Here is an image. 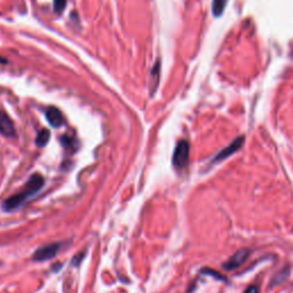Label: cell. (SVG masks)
Returning <instances> with one entry per match:
<instances>
[{"mask_svg": "<svg viewBox=\"0 0 293 293\" xmlns=\"http://www.w3.org/2000/svg\"><path fill=\"white\" fill-rule=\"evenodd\" d=\"M44 183H45V179L42 175L38 173L31 175L28 182L25 183V186L23 187L22 190L15 193V195L11 196L8 200L4 202V204H3L4 210L11 212V211H15L17 209H20L21 206L25 203V202L30 200L32 196L36 195V193L39 191L42 187H44Z\"/></svg>", "mask_w": 293, "mask_h": 293, "instance_id": "1", "label": "cell"}, {"mask_svg": "<svg viewBox=\"0 0 293 293\" xmlns=\"http://www.w3.org/2000/svg\"><path fill=\"white\" fill-rule=\"evenodd\" d=\"M189 150H190V146H189L187 141L181 140L178 142L173 154V165L178 170H181L187 166L189 159Z\"/></svg>", "mask_w": 293, "mask_h": 293, "instance_id": "2", "label": "cell"}, {"mask_svg": "<svg viewBox=\"0 0 293 293\" xmlns=\"http://www.w3.org/2000/svg\"><path fill=\"white\" fill-rule=\"evenodd\" d=\"M60 247H61V245L59 243H51L39 248L38 250H36V252H34V254L32 256L33 261L39 262L53 259V258L58 254Z\"/></svg>", "mask_w": 293, "mask_h": 293, "instance_id": "3", "label": "cell"}, {"mask_svg": "<svg viewBox=\"0 0 293 293\" xmlns=\"http://www.w3.org/2000/svg\"><path fill=\"white\" fill-rule=\"evenodd\" d=\"M243 143H244V136L237 137V139H235L229 145L226 146L225 149H222L221 152H220L217 156L214 157L213 162L214 163L221 162V161H223V159H226L229 156H231V155H234L236 152H238V150L242 148Z\"/></svg>", "mask_w": 293, "mask_h": 293, "instance_id": "4", "label": "cell"}, {"mask_svg": "<svg viewBox=\"0 0 293 293\" xmlns=\"http://www.w3.org/2000/svg\"><path fill=\"white\" fill-rule=\"evenodd\" d=\"M249 256H250L249 250L247 249L239 250V251H237L234 256L229 258V260L223 264V268L226 270H234L236 268H238L239 266H242L244 264Z\"/></svg>", "mask_w": 293, "mask_h": 293, "instance_id": "5", "label": "cell"}, {"mask_svg": "<svg viewBox=\"0 0 293 293\" xmlns=\"http://www.w3.org/2000/svg\"><path fill=\"white\" fill-rule=\"evenodd\" d=\"M0 134L6 137H13L15 135L14 124L4 111H0Z\"/></svg>", "mask_w": 293, "mask_h": 293, "instance_id": "6", "label": "cell"}, {"mask_svg": "<svg viewBox=\"0 0 293 293\" xmlns=\"http://www.w3.org/2000/svg\"><path fill=\"white\" fill-rule=\"evenodd\" d=\"M46 118L51 124V126L58 128L63 124V116L58 108L51 107L46 111Z\"/></svg>", "mask_w": 293, "mask_h": 293, "instance_id": "7", "label": "cell"}, {"mask_svg": "<svg viewBox=\"0 0 293 293\" xmlns=\"http://www.w3.org/2000/svg\"><path fill=\"white\" fill-rule=\"evenodd\" d=\"M51 137V133L48 130H41L36 137V143L38 146H44L48 143Z\"/></svg>", "mask_w": 293, "mask_h": 293, "instance_id": "8", "label": "cell"}, {"mask_svg": "<svg viewBox=\"0 0 293 293\" xmlns=\"http://www.w3.org/2000/svg\"><path fill=\"white\" fill-rule=\"evenodd\" d=\"M288 274H290V270L288 269H282L281 271L277 275H275L273 277V281H271V285H278L279 283H282L283 281H285L286 277L288 276Z\"/></svg>", "mask_w": 293, "mask_h": 293, "instance_id": "9", "label": "cell"}, {"mask_svg": "<svg viewBox=\"0 0 293 293\" xmlns=\"http://www.w3.org/2000/svg\"><path fill=\"white\" fill-rule=\"evenodd\" d=\"M227 4V0H213V13L214 15L222 14L223 10H225Z\"/></svg>", "mask_w": 293, "mask_h": 293, "instance_id": "10", "label": "cell"}, {"mask_svg": "<svg viewBox=\"0 0 293 293\" xmlns=\"http://www.w3.org/2000/svg\"><path fill=\"white\" fill-rule=\"evenodd\" d=\"M152 76L155 77V79L152 81V84H154V87H153V92H154L158 85V77H159V63L158 62L155 64V67L152 71Z\"/></svg>", "mask_w": 293, "mask_h": 293, "instance_id": "11", "label": "cell"}, {"mask_svg": "<svg viewBox=\"0 0 293 293\" xmlns=\"http://www.w3.org/2000/svg\"><path fill=\"white\" fill-rule=\"evenodd\" d=\"M67 0H54V11L57 13H62L66 7Z\"/></svg>", "mask_w": 293, "mask_h": 293, "instance_id": "12", "label": "cell"}, {"mask_svg": "<svg viewBox=\"0 0 293 293\" xmlns=\"http://www.w3.org/2000/svg\"><path fill=\"white\" fill-rule=\"evenodd\" d=\"M83 258H84V253L79 254V256H76V257L73 258V259H72V265H73V266H78V265L80 264V260L83 259Z\"/></svg>", "mask_w": 293, "mask_h": 293, "instance_id": "13", "label": "cell"}, {"mask_svg": "<svg viewBox=\"0 0 293 293\" xmlns=\"http://www.w3.org/2000/svg\"><path fill=\"white\" fill-rule=\"evenodd\" d=\"M244 293H260V291L256 285H251L250 287H248L247 290H245Z\"/></svg>", "mask_w": 293, "mask_h": 293, "instance_id": "14", "label": "cell"}, {"mask_svg": "<svg viewBox=\"0 0 293 293\" xmlns=\"http://www.w3.org/2000/svg\"><path fill=\"white\" fill-rule=\"evenodd\" d=\"M4 62H6V60H4V59H0V63H4Z\"/></svg>", "mask_w": 293, "mask_h": 293, "instance_id": "15", "label": "cell"}]
</instances>
